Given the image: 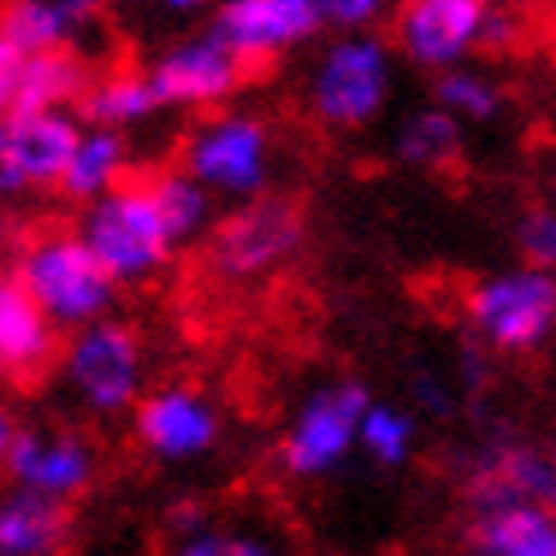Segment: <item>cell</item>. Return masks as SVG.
<instances>
[{"label": "cell", "instance_id": "cell-1", "mask_svg": "<svg viewBox=\"0 0 556 556\" xmlns=\"http://www.w3.org/2000/svg\"><path fill=\"white\" fill-rule=\"evenodd\" d=\"M399 87V54L380 33L326 37L303 73V109L321 131L357 136L384 118Z\"/></svg>", "mask_w": 556, "mask_h": 556}, {"label": "cell", "instance_id": "cell-2", "mask_svg": "<svg viewBox=\"0 0 556 556\" xmlns=\"http://www.w3.org/2000/svg\"><path fill=\"white\" fill-rule=\"evenodd\" d=\"M14 276L60 336H77L114 317L123 290L91 254V244L77 236V227H41L37 236H27L14 258Z\"/></svg>", "mask_w": 556, "mask_h": 556}, {"label": "cell", "instance_id": "cell-3", "mask_svg": "<svg viewBox=\"0 0 556 556\" xmlns=\"http://www.w3.org/2000/svg\"><path fill=\"white\" fill-rule=\"evenodd\" d=\"M177 168L200 181L217 204H249L271 194L276 173V136L258 109H222L200 118L177 154Z\"/></svg>", "mask_w": 556, "mask_h": 556}, {"label": "cell", "instance_id": "cell-4", "mask_svg": "<svg viewBox=\"0 0 556 556\" xmlns=\"http://www.w3.org/2000/svg\"><path fill=\"white\" fill-rule=\"evenodd\" d=\"M462 321L476 349L493 357H534L556 340V276L539 267H503L470 281Z\"/></svg>", "mask_w": 556, "mask_h": 556}, {"label": "cell", "instance_id": "cell-5", "mask_svg": "<svg viewBox=\"0 0 556 556\" xmlns=\"http://www.w3.org/2000/svg\"><path fill=\"white\" fill-rule=\"evenodd\" d=\"M54 367H60V384L73 399V407L100 416V421L131 416L150 389L146 340L123 317H104L87 330H77V336H64Z\"/></svg>", "mask_w": 556, "mask_h": 556}, {"label": "cell", "instance_id": "cell-6", "mask_svg": "<svg viewBox=\"0 0 556 556\" xmlns=\"http://www.w3.org/2000/svg\"><path fill=\"white\" fill-rule=\"evenodd\" d=\"M308 240V208L294 194L271 190L263 200L222 208L213 236L204 240L208 271L227 286H263L286 271Z\"/></svg>", "mask_w": 556, "mask_h": 556}, {"label": "cell", "instance_id": "cell-7", "mask_svg": "<svg viewBox=\"0 0 556 556\" xmlns=\"http://www.w3.org/2000/svg\"><path fill=\"white\" fill-rule=\"evenodd\" d=\"M371 403V389L353 376L313 384L286 416L281 439H276V466L299 484L330 480L357 457V430Z\"/></svg>", "mask_w": 556, "mask_h": 556}, {"label": "cell", "instance_id": "cell-8", "mask_svg": "<svg viewBox=\"0 0 556 556\" xmlns=\"http://www.w3.org/2000/svg\"><path fill=\"white\" fill-rule=\"evenodd\" d=\"M77 236L91 244V254L104 263V271L118 286L154 281L177 254V240L168 231V222H163L146 177H131L114 194L81 208Z\"/></svg>", "mask_w": 556, "mask_h": 556}, {"label": "cell", "instance_id": "cell-9", "mask_svg": "<svg viewBox=\"0 0 556 556\" xmlns=\"http://www.w3.org/2000/svg\"><path fill=\"white\" fill-rule=\"evenodd\" d=\"M131 439L154 466H194L208 462L222 448L227 434V412L194 380H159L146 389V399L136 403Z\"/></svg>", "mask_w": 556, "mask_h": 556}, {"label": "cell", "instance_id": "cell-10", "mask_svg": "<svg viewBox=\"0 0 556 556\" xmlns=\"http://www.w3.org/2000/svg\"><path fill=\"white\" fill-rule=\"evenodd\" d=\"M462 497L470 516L503 507L556 511V448H543L516 430L484 434L462 457Z\"/></svg>", "mask_w": 556, "mask_h": 556}, {"label": "cell", "instance_id": "cell-11", "mask_svg": "<svg viewBox=\"0 0 556 556\" xmlns=\"http://www.w3.org/2000/svg\"><path fill=\"white\" fill-rule=\"evenodd\" d=\"M100 470H104V457H100L96 434L64 426V421H33L14 439L5 484L37 493L46 503L73 507L100 484Z\"/></svg>", "mask_w": 556, "mask_h": 556}, {"label": "cell", "instance_id": "cell-12", "mask_svg": "<svg viewBox=\"0 0 556 556\" xmlns=\"http://www.w3.org/2000/svg\"><path fill=\"white\" fill-rule=\"evenodd\" d=\"M146 77L159 96V109H186V114L208 118L236 104L249 68L227 50V41L213 27H204V33L173 37L146 64Z\"/></svg>", "mask_w": 556, "mask_h": 556}, {"label": "cell", "instance_id": "cell-13", "mask_svg": "<svg viewBox=\"0 0 556 556\" xmlns=\"http://www.w3.org/2000/svg\"><path fill=\"white\" fill-rule=\"evenodd\" d=\"M489 10L484 0H407L389 14V46L430 77L466 68L484 50Z\"/></svg>", "mask_w": 556, "mask_h": 556}, {"label": "cell", "instance_id": "cell-14", "mask_svg": "<svg viewBox=\"0 0 556 556\" xmlns=\"http://www.w3.org/2000/svg\"><path fill=\"white\" fill-rule=\"evenodd\" d=\"M208 27L249 73L313 46L326 33L321 0H222Z\"/></svg>", "mask_w": 556, "mask_h": 556}, {"label": "cell", "instance_id": "cell-15", "mask_svg": "<svg viewBox=\"0 0 556 556\" xmlns=\"http://www.w3.org/2000/svg\"><path fill=\"white\" fill-rule=\"evenodd\" d=\"M87 123L77 114H14L10 127V173L0 200H33L41 190H60Z\"/></svg>", "mask_w": 556, "mask_h": 556}, {"label": "cell", "instance_id": "cell-16", "mask_svg": "<svg viewBox=\"0 0 556 556\" xmlns=\"http://www.w3.org/2000/svg\"><path fill=\"white\" fill-rule=\"evenodd\" d=\"M64 336L18 286L14 271H0V384H33L60 363Z\"/></svg>", "mask_w": 556, "mask_h": 556}, {"label": "cell", "instance_id": "cell-17", "mask_svg": "<svg viewBox=\"0 0 556 556\" xmlns=\"http://www.w3.org/2000/svg\"><path fill=\"white\" fill-rule=\"evenodd\" d=\"M0 33L23 54H87L91 37L100 33V5L91 0H14L0 10Z\"/></svg>", "mask_w": 556, "mask_h": 556}, {"label": "cell", "instance_id": "cell-18", "mask_svg": "<svg viewBox=\"0 0 556 556\" xmlns=\"http://www.w3.org/2000/svg\"><path fill=\"white\" fill-rule=\"evenodd\" d=\"M73 539V507L0 484V556H68Z\"/></svg>", "mask_w": 556, "mask_h": 556}, {"label": "cell", "instance_id": "cell-19", "mask_svg": "<svg viewBox=\"0 0 556 556\" xmlns=\"http://www.w3.org/2000/svg\"><path fill=\"white\" fill-rule=\"evenodd\" d=\"M462 150H466V127L434 104L407 109L394 123V131H389V154H394V163L407 173L443 177L448 168H457Z\"/></svg>", "mask_w": 556, "mask_h": 556}, {"label": "cell", "instance_id": "cell-20", "mask_svg": "<svg viewBox=\"0 0 556 556\" xmlns=\"http://www.w3.org/2000/svg\"><path fill=\"white\" fill-rule=\"evenodd\" d=\"M96 81V68L87 54L60 50V54H27L18 104L14 114H77Z\"/></svg>", "mask_w": 556, "mask_h": 556}, {"label": "cell", "instance_id": "cell-21", "mask_svg": "<svg viewBox=\"0 0 556 556\" xmlns=\"http://www.w3.org/2000/svg\"><path fill=\"white\" fill-rule=\"evenodd\" d=\"M131 181V141L123 131H109V127H87L77 141V154L68 163V173L60 181V194L68 204L87 208L104 194H114L118 186Z\"/></svg>", "mask_w": 556, "mask_h": 556}, {"label": "cell", "instance_id": "cell-22", "mask_svg": "<svg viewBox=\"0 0 556 556\" xmlns=\"http://www.w3.org/2000/svg\"><path fill=\"white\" fill-rule=\"evenodd\" d=\"M470 556H556V511L547 507H503L470 516Z\"/></svg>", "mask_w": 556, "mask_h": 556}, {"label": "cell", "instance_id": "cell-23", "mask_svg": "<svg viewBox=\"0 0 556 556\" xmlns=\"http://www.w3.org/2000/svg\"><path fill=\"white\" fill-rule=\"evenodd\" d=\"M159 109V96L150 87L146 68H109V73H96L87 100H81L77 118L87 127H109V131H136L146 127Z\"/></svg>", "mask_w": 556, "mask_h": 556}, {"label": "cell", "instance_id": "cell-24", "mask_svg": "<svg viewBox=\"0 0 556 556\" xmlns=\"http://www.w3.org/2000/svg\"><path fill=\"white\" fill-rule=\"evenodd\" d=\"M430 104L457 118L462 127H493L507 114V87L493 68L466 64V68L430 77Z\"/></svg>", "mask_w": 556, "mask_h": 556}, {"label": "cell", "instance_id": "cell-25", "mask_svg": "<svg viewBox=\"0 0 556 556\" xmlns=\"http://www.w3.org/2000/svg\"><path fill=\"white\" fill-rule=\"evenodd\" d=\"M146 181H150V194H154L163 222H168L177 249L213 236L217 217H222V213H217V200H213V194H208L200 181H194V177H186L177 163H173V168L146 173Z\"/></svg>", "mask_w": 556, "mask_h": 556}, {"label": "cell", "instance_id": "cell-26", "mask_svg": "<svg viewBox=\"0 0 556 556\" xmlns=\"http://www.w3.org/2000/svg\"><path fill=\"white\" fill-rule=\"evenodd\" d=\"M416 439H421V416L403 403L376 399L357 430V457H367L380 470H403L416 457Z\"/></svg>", "mask_w": 556, "mask_h": 556}, {"label": "cell", "instance_id": "cell-27", "mask_svg": "<svg viewBox=\"0 0 556 556\" xmlns=\"http://www.w3.org/2000/svg\"><path fill=\"white\" fill-rule=\"evenodd\" d=\"M168 556H286L271 530L249 520L208 516L200 530H190L168 543Z\"/></svg>", "mask_w": 556, "mask_h": 556}, {"label": "cell", "instance_id": "cell-28", "mask_svg": "<svg viewBox=\"0 0 556 556\" xmlns=\"http://www.w3.org/2000/svg\"><path fill=\"white\" fill-rule=\"evenodd\" d=\"M516 254L525 267L556 276V204H530L516 217Z\"/></svg>", "mask_w": 556, "mask_h": 556}, {"label": "cell", "instance_id": "cell-29", "mask_svg": "<svg viewBox=\"0 0 556 556\" xmlns=\"http://www.w3.org/2000/svg\"><path fill=\"white\" fill-rule=\"evenodd\" d=\"M384 14H394L384 0H321V23L330 37H363L380 33Z\"/></svg>", "mask_w": 556, "mask_h": 556}, {"label": "cell", "instance_id": "cell-30", "mask_svg": "<svg viewBox=\"0 0 556 556\" xmlns=\"http://www.w3.org/2000/svg\"><path fill=\"white\" fill-rule=\"evenodd\" d=\"M457 403V376L448 371H416L412 376V412L416 416H448Z\"/></svg>", "mask_w": 556, "mask_h": 556}, {"label": "cell", "instance_id": "cell-31", "mask_svg": "<svg viewBox=\"0 0 556 556\" xmlns=\"http://www.w3.org/2000/svg\"><path fill=\"white\" fill-rule=\"evenodd\" d=\"M23 60H27V54H23L5 33H0V114H14V104H18Z\"/></svg>", "mask_w": 556, "mask_h": 556}, {"label": "cell", "instance_id": "cell-32", "mask_svg": "<svg viewBox=\"0 0 556 556\" xmlns=\"http://www.w3.org/2000/svg\"><path fill=\"white\" fill-rule=\"evenodd\" d=\"M520 41V14L511 10H489V27H484V54H503Z\"/></svg>", "mask_w": 556, "mask_h": 556}, {"label": "cell", "instance_id": "cell-33", "mask_svg": "<svg viewBox=\"0 0 556 556\" xmlns=\"http://www.w3.org/2000/svg\"><path fill=\"white\" fill-rule=\"evenodd\" d=\"M23 421H18V412L14 403L0 394V480H5V466H10V453H14V439H18Z\"/></svg>", "mask_w": 556, "mask_h": 556}, {"label": "cell", "instance_id": "cell-34", "mask_svg": "<svg viewBox=\"0 0 556 556\" xmlns=\"http://www.w3.org/2000/svg\"><path fill=\"white\" fill-rule=\"evenodd\" d=\"M10 127L14 114H0V190H5V173H10Z\"/></svg>", "mask_w": 556, "mask_h": 556}, {"label": "cell", "instance_id": "cell-35", "mask_svg": "<svg viewBox=\"0 0 556 556\" xmlns=\"http://www.w3.org/2000/svg\"><path fill=\"white\" fill-rule=\"evenodd\" d=\"M552 204H556V177H552Z\"/></svg>", "mask_w": 556, "mask_h": 556}, {"label": "cell", "instance_id": "cell-36", "mask_svg": "<svg viewBox=\"0 0 556 556\" xmlns=\"http://www.w3.org/2000/svg\"><path fill=\"white\" fill-rule=\"evenodd\" d=\"M0 271H5V267H0Z\"/></svg>", "mask_w": 556, "mask_h": 556}]
</instances>
